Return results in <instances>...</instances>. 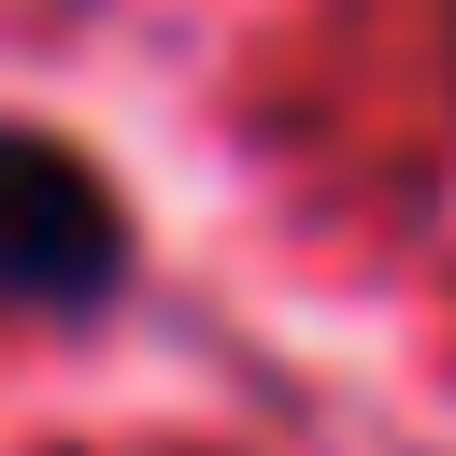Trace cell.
I'll return each instance as SVG.
<instances>
[{
    "mask_svg": "<svg viewBox=\"0 0 456 456\" xmlns=\"http://www.w3.org/2000/svg\"><path fill=\"white\" fill-rule=\"evenodd\" d=\"M114 271H128V214H114V185H100L71 142L0 128V299H57V314H86V299H114Z\"/></svg>",
    "mask_w": 456,
    "mask_h": 456,
    "instance_id": "6da1fadb",
    "label": "cell"
}]
</instances>
